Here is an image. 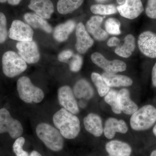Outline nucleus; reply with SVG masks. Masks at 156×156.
Listing matches in <instances>:
<instances>
[{
  "mask_svg": "<svg viewBox=\"0 0 156 156\" xmlns=\"http://www.w3.org/2000/svg\"><path fill=\"white\" fill-rule=\"evenodd\" d=\"M117 2L119 5H122L125 4V0H117Z\"/></svg>",
  "mask_w": 156,
  "mask_h": 156,
  "instance_id": "obj_40",
  "label": "nucleus"
},
{
  "mask_svg": "<svg viewBox=\"0 0 156 156\" xmlns=\"http://www.w3.org/2000/svg\"><path fill=\"white\" fill-rule=\"evenodd\" d=\"M101 76L109 87H128L133 84L132 79L126 76L105 72Z\"/></svg>",
  "mask_w": 156,
  "mask_h": 156,
  "instance_id": "obj_22",
  "label": "nucleus"
},
{
  "mask_svg": "<svg viewBox=\"0 0 156 156\" xmlns=\"http://www.w3.org/2000/svg\"><path fill=\"white\" fill-rule=\"evenodd\" d=\"M145 13L149 18L156 19V0H148Z\"/></svg>",
  "mask_w": 156,
  "mask_h": 156,
  "instance_id": "obj_33",
  "label": "nucleus"
},
{
  "mask_svg": "<svg viewBox=\"0 0 156 156\" xmlns=\"http://www.w3.org/2000/svg\"><path fill=\"white\" fill-rule=\"evenodd\" d=\"M103 18L100 16H93L87 21L86 29L89 33L98 41H104L108 37V34L101 27Z\"/></svg>",
  "mask_w": 156,
  "mask_h": 156,
  "instance_id": "obj_16",
  "label": "nucleus"
},
{
  "mask_svg": "<svg viewBox=\"0 0 156 156\" xmlns=\"http://www.w3.org/2000/svg\"><path fill=\"white\" fill-rule=\"evenodd\" d=\"M29 156H42V155L37 151H34L31 152Z\"/></svg>",
  "mask_w": 156,
  "mask_h": 156,
  "instance_id": "obj_38",
  "label": "nucleus"
},
{
  "mask_svg": "<svg viewBox=\"0 0 156 156\" xmlns=\"http://www.w3.org/2000/svg\"><path fill=\"white\" fill-rule=\"evenodd\" d=\"M34 32L30 26L20 20H14L9 29V36L19 42L33 41Z\"/></svg>",
  "mask_w": 156,
  "mask_h": 156,
  "instance_id": "obj_9",
  "label": "nucleus"
},
{
  "mask_svg": "<svg viewBox=\"0 0 156 156\" xmlns=\"http://www.w3.org/2000/svg\"><path fill=\"white\" fill-rule=\"evenodd\" d=\"M76 48L79 53L84 54L93 46L94 42L89 35L86 27L82 23H79L76 27Z\"/></svg>",
  "mask_w": 156,
  "mask_h": 156,
  "instance_id": "obj_13",
  "label": "nucleus"
},
{
  "mask_svg": "<svg viewBox=\"0 0 156 156\" xmlns=\"http://www.w3.org/2000/svg\"><path fill=\"white\" fill-rule=\"evenodd\" d=\"M23 132L22 124L12 116L8 110L0 109V134L8 133L11 138H17L21 136Z\"/></svg>",
  "mask_w": 156,
  "mask_h": 156,
  "instance_id": "obj_6",
  "label": "nucleus"
},
{
  "mask_svg": "<svg viewBox=\"0 0 156 156\" xmlns=\"http://www.w3.org/2000/svg\"><path fill=\"white\" fill-rule=\"evenodd\" d=\"M117 9L122 17L131 20L137 18L144 11L141 0H125V4Z\"/></svg>",
  "mask_w": 156,
  "mask_h": 156,
  "instance_id": "obj_12",
  "label": "nucleus"
},
{
  "mask_svg": "<svg viewBox=\"0 0 156 156\" xmlns=\"http://www.w3.org/2000/svg\"><path fill=\"white\" fill-rule=\"evenodd\" d=\"M105 150L107 156H131L133 150L128 143L113 140L106 143Z\"/></svg>",
  "mask_w": 156,
  "mask_h": 156,
  "instance_id": "obj_15",
  "label": "nucleus"
},
{
  "mask_svg": "<svg viewBox=\"0 0 156 156\" xmlns=\"http://www.w3.org/2000/svg\"><path fill=\"white\" fill-rule=\"evenodd\" d=\"M156 122V108L151 105H147L132 115L130 126L135 131H145L151 128Z\"/></svg>",
  "mask_w": 156,
  "mask_h": 156,
  "instance_id": "obj_3",
  "label": "nucleus"
},
{
  "mask_svg": "<svg viewBox=\"0 0 156 156\" xmlns=\"http://www.w3.org/2000/svg\"><path fill=\"white\" fill-rule=\"evenodd\" d=\"M118 99L121 111L126 114L132 115L138 109L137 105L131 100L128 89L120 90L118 93Z\"/></svg>",
  "mask_w": 156,
  "mask_h": 156,
  "instance_id": "obj_19",
  "label": "nucleus"
},
{
  "mask_svg": "<svg viewBox=\"0 0 156 156\" xmlns=\"http://www.w3.org/2000/svg\"><path fill=\"white\" fill-rule=\"evenodd\" d=\"M7 19L5 14L0 12V44L5 41L8 37Z\"/></svg>",
  "mask_w": 156,
  "mask_h": 156,
  "instance_id": "obj_31",
  "label": "nucleus"
},
{
  "mask_svg": "<svg viewBox=\"0 0 156 156\" xmlns=\"http://www.w3.org/2000/svg\"><path fill=\"white\" fill-rule=\"evenodd\" d=\"M118 93L117 91L111 90L105 95V101L111 107L112 112L116 114H120L122 112L119 105L118 99Z\"/></svg>",
  "mask_w": 156,
  "mask_h": 156,
  "instance_id": "obj_28",
  "label": "nucleus"
},
{
  "mask_svg": "<svg viewBox=\"0 0 156 156\" xmlns=\"http://www.w3.org/2000/svg\"><path fill=\"white\" fill-rule=\"evenodd\" d=\"M2 64L3 73L9 78L19 75L27 68L26 62L13 51H7L3 54Z\"/></svg>",
  "mask_w": 156,
  "mask_h": 156,
  "instance_id": "obj_5",
  "label": "nucleus"
},
{
  "mask_svg": "<svg viewBox=\"0 0 156 156\" xmlns=\"http://www.w3.org/2000/svg\"><path fill=\"white\" fill-rule=\"evenodd\" d=\"M149 156H156V149L153 150L151 152Z\"/></svg>",
  "mask_w": 156,
  "mask_h": 156,
  "instance_id": "obj_39",
  "label": "nucleus"
},
{
  "mask_svg": "<svg viewBox=\"0 0 156 156\" xmlns=\"http://www.w3.org/2000/svg\"><path fill=\"white\" fill-rule=\"evenodd\" d=\"M91 79L94 83L98 92L101 97H103L110 91V87L104 80L102 76L98 73L93 72L91 74Z\"/></svg>",
  "mask_w": 156,
  "mask_h": 156,
  "instance_id": "obj_27",
  "label": "nucleus"
},
{
  "mask_svg": "<svg viewBox=\"0 0 156 156\" xmlns=\"http://www.w3.org/2000/svg\"><path fill=\"white\" fill-rule=\"evenodd\" d=\"M91 58L94 64L108 73L116 74L122 72L126 70L127 68V65L124 62L117 59L110 61L98 52L92 54Z\"/></svg>",
  "mask_w": 156,
  "mask_h": 156,
  "instance_id": "obj_7",
  "label": "nucleus"
},
{
  "mask_svg": "<svg viewBox=\"0 0 156 156\" xmlns=\"http://www.w3.org/2000/svg\"><path fill=\"white\" fill-rule=\"evenodd\" d=\"M135 47L134 37L132 34H128L124 39L123 44L118 46L115 50V52L118 56L127 58L132 55Z\"/></svg>",
  "mask_w": 156,
  "mask_h": 156,
  "instance_id": "obj_24",
  "label": "nucleus"
},
{
  "mask_svg": "<svg viewBox=\"0 0 156 156\" xmlns=\"http://www.w3.org/2000/svg\"><path fill=\"white\" fill-rule=\"evenodd\" d=\"M105 28L108 34L111 35H118L121 33L120 30L121 23L116 18H108L105 22Z\"/></svg>",
  "mask_w": 156,
  "mask_h": 156,
  "instance_id": "obj_29",
  "label": "nucleus"
},
{
  "mask_svg": "<svg viewBox=\"0 0 156 156\" xmlns=\"http://www.w3.org/2000/svg\"><path fill=\"white\" fill-rule=\"evenodd\" d=\"M153 134L154 136L156 137V124L154 126L153 129Z\"/></svg>",
  "mask_w": 156,
  "mask_h": 156,
  "instance_id": "obj_42",
  "label": "nucleus"
},
{
  "mask_svg": "<svg viewBox=\"0 0 156 156\" xmlns=\"http://www.w3.org/2000/svg\"><path fill=\"white\" fill-rule=\"evenodd\" d=\"M22 0H0V3H4L8 2L11 5H17Z\"/></svg>",
  "mask_w": 156,
  "mask_h": 156,
  "instance_id": "obj_37",
  "label": "nucleus"
},
{
  "mask_svg": "<svg viewBox=\"0 0 156 156\" xmlns=\"http://www.w3.org/2000/svg\"><path fill=\"white\" fill-rule=\"evenodd\" d=\"M57 97L59 104L63 108L74 115L80 112L75 96L69 86H64L60 87L57 92Z\"/></svg>",
  "mask_w": 156,
  "mask_h": 156,
  "instance_id": "obj_8",
  "label": "nucleus"
},
{
  "mask_svg": "<svg viewBox=\"0 0 156 156\" xmlns=\"http://www.w3.org/2000/svg\"><path fill=\"white\" fill-rule=\"evenodd\" d=\"M69 63V69L73 72L80 71L83 64V57L79 54H74Z\"/></svg>",
  "mask_w": 156,
  "mask_h": 156,
  "instance_id": "obj_32",
  "label": "nucleus"
},
{
  "mask_svg": "<svg viewBox=\"0 0 156 156\" xmlns=\"http://www.w3.org/2000/svg\"><path fill=\"white\" fill-rule=\"evenodd\" d=\"M23 18L29 25L34 28L40 29L49 34L51 33L53 31L52 27L46 19L40 17L35 13H26L24 14Z\"/></svg>",
  "mask_w": 156,
  "mask_h": 156,
  "instance_id": "obj_23",
  "label": "nucleus"
},
{
  "mask_svg": "<svg viewBox=\"0 0 156 156\" xmlns=\"http://www.w3.org/2000/svg\"><path fill=\"white\" fill-rule=\"evenodd\" d=\"M53 121L54 126L66 139H75L80 134L81 127L79 118L63 108L53 115Z\"/></svg>",
  "mask_w": 156,
  "mask_h": 156,
  "instance_id": "obj_1",
  "label": "nucleus"
},
{
  "mask_svg": "<svg viewBox=\"0 0 156 156\" xmlns=\"http://www.w3.org/2000/svg\"><path fill=\"white\" fill-rule=\"evenodd\" d=\"M17 89L20 98L26 103H39L44 98L43 90L34 85L30 79L25 76L18 79Z\"/></svg>",
  "mask_w": 156,
  "mask_h": 156,
  "instance_id": "obj_4",
  "label": "nucleus"
},
{
  "mask_svg": "<svg viewBox=\"0 0 156 156\" xmlns=\"http://www.w3.org/2000/svg\"><path fill=\"white\" fill-rule=\"evenodd\" d=\"M90 10L94 14L102 15H111L118 12L117 7L112 4H95L91 6Z\"/></svg>",
  "mask_w": 156,
  "mask_h": 156,
  "instance_id": "obj_26",
  "label": "nucleus"
},
{
  "mask_svg": "<svg viewBox=\"0 0 156 156\" xmlns=\"http://www.w3.org/2000/svg\"><path fill=\"white\" fill-rule=\"evenodd\" d=\"M37 136L48 148L53 151L62 150L64 147L63 136L58 129L48 123H39L36 128Z\"/></svg>",
  "mask_w": 156,
  "mask_h": 156,
  "instance_id": "obj_2",
  "label": "nucleus"
},
{
  "mask_svg": "<svg viewBox=\"0 0 156 156\" xmlns=\"http://www.w3.org/2000/svg\"><path fill=\"white\" fill-rule=\"evenodd\" d=\"M25 142V138L20 136L14 141L13 145V149L17 156H29L28 153L23 149V146Z\"/></svg>",
  "mask_w": 156,
  "mask_h": 156,
  "instance_id": "obj_30",
  "label": "nucleus"
},
{
  "mask_svg": "<svg viewBox=\"0 0 156 156\" xmlns=\"http://www.w3.org/2000/svg\"><path fill=\"white\" fill-rule=\"evenodd\" d=\"M73 92L75 97L79 99L89 100L94 95V89L92 85L85 79H81L76 83Z\"/></svg>",
  "mask_w": 156,
  "mask_h": 156,
  "instance_id": "obj_20",
  "label": "nucleus"
},
{
  "mask_svg": "<svg viewBox=\"0 0 156 156\" xmlns=\"http://www.w3.org/2000/svg\"><path fill=\"white\" fill-rule=\"evenodd\" d=\"M138 48L144 56L151 58H156V34L150 31L140 35L137 41Z\"/></svg>",
  "mask_w": 156,
  "mask_h": 156,
  "instance_id": "obj_11",
  "label": "nucleus"
},
{
  "mask_svg": "<svg viewBox=\"0 0 156 156\" xmlns=\"http://www.w3.org/2000/svg\"><path fill=\"white\" fill-rule=\"evenodd\" d=\"M85 129L95 137H99L103 133V124L101 118L96 114L89 113L84 118Z\"/></svg>",
  "mask_w": 156,
  "mask_h": 156,
  "instance_id": "obj_18",
  "label": "nucleus"
},
{
  "mask_svg": "<svg viewBox=\"0 0 156 156\" xmlns=\"http://www.w3.org/2000/svg\"><path fill=\"white\" fill-rule=\"evenodd\" d=\"M152 82L154 87H156V62L152 70Z\"/></svg>",
  "mask_w": 156,
  "mask_h": 156,
  "instance_id": "obj_36",
  "label": "nucleus"
},
{
  "mask_svg": "<svg viewBox=\"0 0 156 156\" xmlns=\"http://www.w3.org/2000/svg\"><path fill=\"white\" fill-rule=\"evenodd\" d=\"M28 8L45 19H50L54 11V6L50 0H30Z\"/></svg>",
  "mask_w": 156,
  "mask_h": 156,
  "instance_id": "obj_17",
  "label": "nucleus"
},
{
  "mask_svg": "<svg viewBox=\"0 0 156 156\" xmlns=\"http://www.w3.org/2000/svg\"><path fill=\"white\" fill-rule=\"evenodd\" d=\"M83 2L84 0H58L57 11L63 15L70 14L79 9Z\"/></svg>",
  "mask_w": 156,
  "mask_h": 156,
  "instance_id": "obj_25",
  "label": "nucleus"
},
{
  "mask_svg": "<svg viewBox=\"0 0 156 156\" xmlns=\"http://www.w3.org/2000/svg\"><path fill=\"white\" fill-rule=\"evenodd\" d=\"M19 55L29 64L37 63L40 58V53L36 42L34 41L18 42L16 44Z\"/></svg>",
  "mask_w": 156,
  "mask_h": 156,
  "instance_id": "obj_10",
  "label": "nucleus"
},
{
  "mask_svg": "<svg viewBox=\"0 0 156 156\" xmlns=\"http://www.w3.org/2000/svg\"><path fill=\"white\" fill-rule=\"evenodd\" d=\"M107 45L109 47H118L121 44V41L116 37H112L108 41Z\"/></svg>",
  "mask_w": 156,
  "mask_h": 156,
  "instance_id": "obj_35",
  "label": "nucleus"
},
{
  "mask_svg": "<svg viewBox=\"0 0 156 156\" xmlns=\"http://www.w3.org/2000/svg\"><path fill=\"white\" fill-rule=\"evenodd\" d=\"M76 22L74 20H67L64 23L58 24L54 29L53 37L58 42L65 41L76 27Z\"/></svg>",
  "mask_w": 156,
  "mask_h": 156,
  "instance_id": "obj_21",
  "label": "nucleus"
},
{
  "mask_svg": "<svg viewBox=\"0 0 156 156\" xmlns=\"http://www.w3.org/2000/svg\"><path fill=\"white\" fill-rule=\"evenodd\" d=\"M128 130L127 124L124 120L109 118L107 119L105 124L103 132L106 138L111 140L114 137L117 132L126 134Z\"/></svg>",
  "mask_w": 156,
  "mask_h": 156,
  "instance_id": "obj_14",
  "label": "nucleus"
},
{
  "mask_svg": "<svg viewBox=\"0 0 156 156\" xmlns=\"http://www.w3.org/2000/svg\"><path fill=\"white\" fill-rule=\"evenodd\" d=\"M74 53L72 50H63L58 54V59L59 61L63 62H67L69 59L72 57Z\"/></svg>",
  "mask_w": 156,
  "mask_h": 156,
  "instance_id": "obj_34",
  "label": "nucleus"
},
{
  "mask_svg": "<svg viewBox=\"0 0 156 156\" xmlns=\"http://www.w3.org/2000/svg\"><path fill=\"white\" fill-rule=\"evenodd\" d=\"M96 2L99 3H105L106 2H108L110 0H95Z\"/></svg>",
  "mask_w": 156,
  "mask_h": 156,
  "instance_id": "obj_41",
  "label": "nucleus"
}]
</instances>
